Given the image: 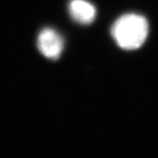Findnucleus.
<instances>
[{
    "label": "nucleus",
    "instance_id": "1",
    "mask_svg": "<svg viewBox=\"0 0 158 158\" xmlns=\"http://www.w3.org/2000/svg\"><path fill=\"white\" fill-rule=\"evenodd\" d=\"M148 34V24L146 19L135 13L118 18L112 27L113 39L126 50L139 48L147 39Z\"/></svg>",
    "mask_w": 158,
    "mask_h": 158
},
{
    "label": "nucleus",
    "instance_id": "3",
    "mask_svg": "<svg viewBox=\"0 0 158 158\" xmlns=\"http://www.w3.org/2000/svg\"><path fill=\"white\" fill-rule=\"evenodd\" d=\"M69 11L76 22L83 25L90 24L96 17V8L86 0H71Z\"/></svg>",
    "mask_w": 158,
    "mask_h": 158
},
{
    "label": "nucleus",
    "instance_id": "2",
    "mask_svg": "<svg viewBox=\"0 0 158 158\" xmlns=\"http://www.w3.org/2000/svg\"><path fill=\"white\" fill-rule=\"evenodd\" d=\"M37 47L44 56L51 60H56L63 50L64 41L61 34L51 28H45L38 36Z\"/></svg>",
    "mask_w": 158,
    "mask_h": 158
}]
</instances>
